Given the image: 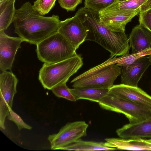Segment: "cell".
Returning <instances> with one entry per match:
<instances>
[{
    "label": "cell",
    "instance_id": "obj_5",
    "mask_svg": "<svg viewBox=\"0 0 151 151\" xmlns=\"http://www.w3.org/2000/svg\"><path fill=\"white\" fill-rule=\"evenodd\" d=\"M98 104L103 109L124 114L130 124L139 122L151 116V108L119 98L109 91Z\"/></svg>",
    "mask_w": 151,
    "mask_h": 151
},
{
    "label": "cell",
    "instance_id": "obj_10",
    "mask_svg": "<svg viewBox=\"0 0 151 151\" xmlns=\"http://www.w3.org/2000/svg\"><path fill=\"white\" fill-rule=\"evenodd\" d=\"M24 42L20 37L7 35L4 30L0 31V70L3 72L11 70L18 49Z\"/></svg>",
    "mask_w": 151,
    "mask_h": 151
},
{
    "label": "cell",
    "instance_id": "obj_28",
    "mask_svg": "<svg viewBox=\"0 0 151 151\" xmlns=\"http://www.w3.org/2000/svg\"><path fill=\"white\" fill-rule=\"evenodd\" d=\"M146 140L148 142L151 143V139L147 140Z\"/></svg>",
    "mask_w": 151,
    "mask_h": 151
},
{
    "label": "cell",
    "instance_id": "obj_23",
    "mask_svg": "<svg viewBox=\"0 0 151 151\" xmlns=\"http://www.w3.org/2000/svg\"><path fill=\"white\" fill-rule=\"evenodd\" d=\"M51 90L54 94L58 97L64 98L73 102L77 101L71 93L70 88L67 86L66 83L58 85L53 88Z\"/></svg>",
    "mask_w": 151,
    "mask_h": 151
},
{
    "label": "cell",
    "instance_id": "obj_7",
    "mask_svg": "<svg viewBox=\"0 0 151 151\" xmlns=\"http://www.w3.org/2000/svg\"><path fill=\"white\" fill-rule=\"evenodd\" d=\"M88 125L84 121L67 123L57 133L50 135L47 139L52 150H61L87 135Z\"/></svg>",
    "mask_w": 151,
    "mask_h": 151
},
{
    "label": "cell",
    "instance_id": "obj_21",
    "mask_svg": "<svg viewBox=\"0 0 151 151\" xmlns=\"http://www.w3.org/2000/svg\"><path fill=\"white\" fill-rule=\"evenodd\" d=\"M15 1L5 0L0 2V31L6 29L13 22Z\"/></svg>",
    "mask_w": 151,
    "mask_h": 151
},
{
    "label": "cell",
    "instance_id": "obj_15",
    "mask_svg": "<svg viewBox=\"0 0 151 151\" xmlns=\"http://www.w3.org/2000/svg\"><path fill=\"white\" fill-rule=\"evenodd\" d=\"M129 38L132 52L151 48V32L139 24L132 29Z\"/></svg>",
    "mask_w": 151,
    "mask_h": 151
},
{
    "label": "cell",
    "instance_id": "obj_25",
    "mask_svg": "<svg viewBox=\"0 0 151 151\" xmlns=\"http://www.w3.org/2000/svg\"><path fill=\"white\" fill-rule=\"evenodd\" d=\"M8 119L14 122L19 130L23 129L31 130L32 127L26 123L22 118L12 109L10 110L7 116Z\"/></svg>",
    "mask_w": 151,
    "mask_h": 151
},
{
    "label": "cell",
    "instance_id": "obj_29",
    "mask_svg": "<svg viewBox=\"0 0 151 151\" xmlns=\"http://www.w3.org/2000/svg\"><path fill=\"white\" fill-rule=\"evenodd\" d=\"M126 0H119V1H126Z\"/></svg>",
    "mask_w": 151,
    "mask_h": 151
},
{
    "label": "cell",
    "instance_id": "obj_9",
    "mask_svg": "<svg viewBox=\"0 0 151 151\" xmlns=\"http://www.w3.org/2000/svg\"><path fill=\"white\" fill-rule=\"evenodd\" d=\"M68 40L77 50L85 41L87 30L76 15L61 21L57 31Z\"/></svg>",
    "mask_w": 151,
    "mask_h": 151
},
{
    "label": "cell",
    "instance_id": "obj_6",
    "mask_svg": "<svg viewBox=\"0 0 151 151\" xmlns=\"http://www.w3.org/2000/svg\"><path fill=\"white\" fill-rule=\"evenodd\" d=\"M121 68L111 65L96 69L92 68L74 78L70 82L73 88L91 87L109 89L121 74Z\"/></svg>",
    "mask_w": 151,
    "mask_h": 151
},
{
    "label": "cell",
    "instance_id": "obj_8",
    "mask_svg": "<svg viewBox=\"0 0 151 151\" xmlns=\"http://www.w3.org/2000/svg\"><path fill=\"white\" fill-rule=\"evenodd\" d=\"M18 82L16 76L12 72L5 71L0 74V127L3 129L5 128V118L12 109Z\"/></svg>",
    "mask_w": 151,
    "mask_h": 151
},
{
    "label": "cell",
    "instance_id": "obj_18",
    "mask_svg": "<svg viewBox=\"0 0 151 151\" xmlns=\"http://www.w3.org/2000/svg\"><path fill=\"white\" fill-rule=\"evenodd\" d=\"M151 8V0H128L119 1L99 13L102 14L108 13L139 10L140 12Z\"/></svg>",
    "mask_w": 151,
    "mask_h": 151
},
{
    "label": "cell",
    "instance_id": "obj_20",
    "mask_svg": "<svg viewBox=\"0 0 151 151\" xmlns=\"http://www.w3.org/2000/svg\"><path fill=\"white\" fill-rule=\"evenodd\" d=\"M61 150L77 151L114 150L117 149L109 147L105 142L85 141L81 139L62 148Z\"/></svg>",
    "mask_w": 151,
    "mask_h": 151
},
{
    "label": "cell",
    "instance_id": "obj_24",
    "mask_svg": "<svg viewBox=\"0 0 151 151\" xmlns=\"http://www.w3.org/2000/svg\"><path fill=\"white\" fill-rule=\"evenodd\" d=\"M57 0H36L33 5L34 8L41 15L48 14L55 5Z\"/></svg>",
    "mask_w": 151,
    "mask_h": 151
},
{
    "label": "cell",
    "instance_id": "obj_11",
    "mask_svg": "<svg viewBox=\"0 0 151 151\" xmlns=\"http://www.w3.org/2000/svg\"><path fill=\"white\" fill-rule=\"evenodd\" d=\"M151 65V55L142 58L129 65L121 67V83L138 87L139 81Z\"/></svg>",
    "mask_w": 151,
    "mask_h": 151
},
{
    "label": "cell",
    "instance_id": "obj_27",
    "mask_svg": "<svg viewBox=\"0 0 151 151\" xmlns=\"http://www.w3.org/2000/svg\"><path fill=\"white\" fill-rule=\"evenodd\" d=\"M58 0L60 6L68 12L75 10L77 6L82 1V0Z\"/></svg>",
    "mask_w": 151,
    "mask_h": 151
},
{
    "label": "cell",
    "instance_id": "obj_2",
    "mask_svg": "<svg viewBox=\"0 0 151 151\" xmlns=\"http://www.w3.org/2000/svg\"><path fill=\"white\" fill-rule=\"evenodd\" d=\"M86 26L85 41H93L110 53L111 57L121 56L129 52V40L125 32L111 30L101 22L99 12L83 7L75 15Z\"/></svg>",
    "mask_w": 151,
    "mask_h": 151
},
{
    "label": "cell",
    "instance_id": "obj_22",
    "mask_svg": "<svg viewBox=\"0 0 151 151\" xmlns=\"http://www.w3.org/2000/svg\"><path fill=\"white\" fill-rule=\"evenodd\" d=\"M119 0H85L84 7L99 13Z\"/></svg>",
    "mask_w": 151,
    "mask_h": 151
},
{
    "label": "cell",
    "instance_id": "obj_26",
    "mask_svg": "<svg viewBox=\"0 0 151 151\" xmlns=\"http://www.w3.org/2000/svg\"><path fill=\"white\" fill-rule=\"evenodd\" d=\"M139 14V24L151 32V8Z\"/></svg>",
    "mask_w": 151,
    "mask_h": 151
},
{
    "label": "cell",
    "instance_id": "obj_4",
    "mask_svg": "<svg viewBox=\"0 0 151 151\" xmlns=\"http://www.w3.org/2000/svg\"><path fill=\"white\" fill-rule=\"evenodd\" d=\"M36 46V51L37 58L45 63H57L77 55L75 47L57 32Z\"/></svg>",
    "mask_w": 151,
    "mask_h": 151
},
{
    "label": "cell",
    "instance_id": "obj_14",
    "mask_svg": "<svg viewBox=\"0 0 151 151\" xmlns=\"http://www.w3.org/2000/svg\"><path fill=\"white\" fill-rule=\"evenodd\" d=\"M116 132L120 138L124 139H151V116L139 122L125 124Z\"/></svg>",
    "mask_w": 151,
    "mask_h": 151
},
{
    "label": "cell",
    "instance_id": "obj_3",
    "mask_svg": "<svg viewBox=\"0 0 151 151\" xmlns=\"http://www.w3.org/2000/svg\"><path fill=\"white\" fill-rule=\"evenodd\" d=\"M82 58L77 54L57 63L44 64L39 72V80L43 88L51 90L59 85L66 83L83 65Z\"/></svg>",
    "mask_w": 151,
    "mask_h": 151
},
{
    "label": "cell",
    "instance_id": "obj_19",
    "mask_svg": "<svg viewBox=\"0 0 151 151\" xmlns=\"http://www.w3.org/2000/svg\"><path fill=\"white\" fill-rule=\"evenodd\" d=\"M109 89L79 87L70 89L76 100L85 99L99 103L109 91Z\"/></svg>",
    "mask_w": 151,
    "mask_h": 151
},
{
    "label": "cell",
    "instance_id": "obj_30",
    "mask_svg": "<svg viewBox=\"0 0 151 151\" xmlns=\"http://www.w3.org/2000/svg\"><path fill=\"white\" fill-rule=\"evenodd\" d=\"M5 0H0V2H1L2 1H3Z\"/></svg>",
    "mask_w": 151,
    "mask_h": 151
},
{
    "label": "cell",
    "instance_id": "obj_13",
    "mask_svg": "<svg viewBox=\"0 0 151 151\" xmlns=\"http://www.w3.org/2000/svg\"><path fill=\"white\" fill-rule=\"evenodd\" d=\"M139 10L111 12L100 14L101 22L108 29L125 32L127 24L140 12Z\"/></svg>",
    "mask_w": 151,
    "mask_h": 151
},
{
    "label": "cell",
    "instance_id": "obj_16",
    "mask_svg": "<svg viewBox=\"0 0 151 151\" xmlns=\"http://www.w3.org/2000/svg\"><path fill=\"white\" fill-rule=\"evenodd\" d=\"M105 140L106 145L117 150L151 151V143L145 140L112 138Z\"/></svg>",
    "mask_w": 151,
    "mask_h": 151
},
{
    "label": "cell",
    "instance_id": "obj_12",
    "mask_svg": "<svg viewBox=\"0 0 151 151\" xmlns=\"http://www.w3.org/2000/svg\"><path fill=\"white\" fill-rule=\"evenodd\" d=\"M109 91L119 98L151 108V96L138 87L121 83L113 85Z\"/></svg>",
    "mask_w": 151,
    "mask_h": 151
},
{
    "label": "cell",
    "instance_id": "obj_17",
    "mask_svg": "<svg viewBox=\"0 0 151 151\" xmlns=\"http://www.w3.org/2000/svg\"><path fill=\"white\" fill-rule=\"evenodd\" d=\"M150 55H151V48L131 54L128 52L119 57H110L104 62L93 67V68L96 69L111 65H116L120 67H126L143 57Z\"/></svg>",
    "mask_w": 151,
    "mask_h": 151
},
{
    "label": "cell",
    "instance_id": "obj_1",
    "mask_svg": "<svg viewBox=\"0 0 151 151\" xmlns=\"http://www.w3.org/2000/svg\"><path fill=\"white\" fill-rule=\"evenodd\" d=\"M60 22L58 15H41L27 1L16 9L13 22L15 33L24 42L37 45L57 32Z\"/></svg>",
    "mask_w": 151,
    "mask_h": 151
}]
</instances>
